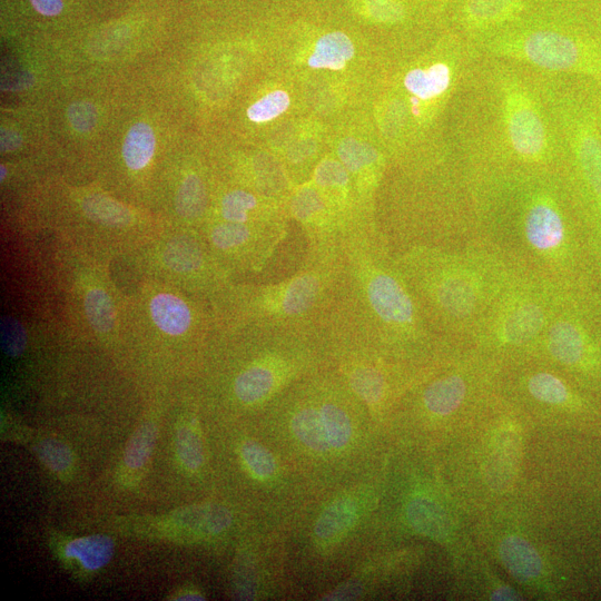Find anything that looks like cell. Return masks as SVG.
I'll return each mask as SVG.
<instances>
[{
    "mask_svg": "<svg viewBox=\"0 0 601 601\" xmlns=\"http://www.w3.org/2000/svg\"><path fill=\"white\" fill-rule=\"evenodd\" d=\"M36 453L40 461L55 473L68 471L73 462L69 446L56 439L42 440L36 446Z\"/></svg>",
    "mask_w": 601,
    "mask_h": 601,
    "instance_id": "obj_33",
    "label": "cell"
},
{
    "mask_svg": "<svg viewBox=\"0 0 601 601\" xmlns=\"http://www.w3.org/2000/svg\"><path fill=\"white\" fill-rule=\"evenodd\" d=\"M150 314L156 326L171 336L187 333L194 323V316L188 304L180 297L161 293L150 302Z\"/></svg>",
    "mask_w": 601,
    "mask_h": 601,
    "instance_id": "obj_16",
    "label": "cell"
},
{
    "mask_svg": "<svg viewBox=\"0 0 601 601\" xmlns=\"http://www.w3.org/2000/svg\"><path fill=\"white\" fill-rule=\"evenodd\" d=\"M545 1L549 0H450L449 27L473 43Z\"/></svg>",
    "mask_w": 601,
    "mask_h": 601,
    "instance_id": "obj_13",
    "label": "cell"
},
{
    "mask_svg": "<svg viewBox=\"0 0 601 601\" xmlns=\"http://www.w3.org/2000/svg\"><path fill=\"white\" fill-rule=\"evenodd\" d=\"M0 171H1L0 179L2 181L6 178V175H7V170H6L3 165L0 166Z\"/></svg>",
    "mask_w": 601,
    "mask_h": 601,
    "instance_id": "obj_45",
    "label": "cell"
},
{
    "mask_svg": "<svg viewBox=\"0 0 601 601\" xmlns=\"http://www.w3.org/2000/svg\"><path fill=\"white\" fill-rule=\"evenodd\" d=\"M592 93H593L595 109H597V112L601 122V85L592 83Z\"/></svg>",
    "mask_w": 601,
    "mask_h": 601,
    "instance_id": "obj_42",
    "label": "cell"
},
{
    "mask_svg": "<svg viewBox=\"0 0 601 601\" xmlns=\"http://www.w3.org/2000/svg\"><path fill=\"white\" fill-rule=\"evenodd\" d=\"M0 341L8 356L18 357L27 347V332L17 318L3 316L0 321Z\"/></svg>",
    "mask_w": 601,
    "mask_h": 601,
    "instance_id": "obj_34",
    "label": "cell"
},
{
    "mask_svg": "<svg viewBox=\"0 0 601 601\" xmlns=\"http://www.w3.org/2000/svg\"><path fill=\"white\" fill-rule=\"evenodd\" d=\"M356 519V508L348 499L332 503L318 518L315 534L323 540L334 539L347 531Z\"/></svg>",
    "mask_w": 601,
    "mask_h": 601,
    "instance_id": "obj_26",
    "label": "cell"
},
{
    "mask_svg": "<svg viewBox=\"0 0 601 601\" xmlns=\"http://www.w3.org/2000/svg\"><path fill=\"white\" fill-rule=\"evenodd\" d=\"M346 382L361 401L371 406L382 404L390 393L392 373L383 358L344 359Z\"/></svg>",
    "mask_w": 601,
    "mask_h": 601,
    "instance_id": "obj_14",
    "label": "cell"
},
{
    "mask_svg": "<svg viewBox=\"0 0 601 601\" xmlns=\"http://www.w3.org/2000/svg\"><path fill=\"white\" fill-rule=\"evenodd\" d=\"M176 210L186 219L200 218L208 205L205 183L196 174H189L181 181L176 195Z\"/></svg>",
    "mask_w": 601,
    "mask_h": 601,
    "instance_id": "obj_25",
    "label": "cell"
},
{
    "mask_svg": "<svg viewBox=\"0 0 601 601\" xmlns=\"http://www.w3.org/2000/svg\"><path fill=\"white\" fill-rule=\"evenodd\" d=\"M155 135L145 122L135 124L127 132L122 157L128 168L139 170L147 166L155 151Z\"/></svg>",
    "mask_w": 601,
    "mask_h": 601,
    "instance_id": "obj_22",
    "label": "cell"
},
{
    "mask_svg": "<svg viewBox=\"0 0 601 601\" xmlns=\"http://www.w3.org/2000/svg\"><path fill=\"white\" fill-rule=\"evenodd\" d=\"M393 256L427 323L446 341L472 343L520 269L476 238L454 246H411Z\"/></svg>",
    "mask_w": 601,
    "mask_h": 601,
    "instance_id": "obj_4",
    "label": "cell"
},
{
    "mask_svg": "<svg viewBox=\"0 0 601 601\" xmlns=\"http://www.w3.org/2000/svg\"><path fill=\"white\" fill-rule=\"evenodd\" d=\"M410 523L418 532L434 539H443L447 533V520L442 509L426 499L412 501L407 509Z\"/></svg>",
    "mask_w": 601,
    "mask_h": 601,
    "instance_id": "obj_23",
    "label": "cell"
},
{
    "mask_svg": "<svg viewBox=\"0 0 601 601\" xmlns=\"http://www.w3.org/2000/svg\"><path fill=\"white\" fill-rule=\"evenodd\" d=\"M354 53V43L345 32L329 31L316 40L307 63L316 69L338 70L346 66Z\"/></svg>",
    "mask_w": 601,
    "mask_h": 601,
    "instance_id": "obj_17",
    "label": "cell"
},
{
    "mask_svg": "<svg viewBox=\"0 0 601 601\" xmlns=\"http://www.w3.org/2000/svg\"><path fill=\"white\" fill-rule=\"evenodd\" d=\"M164 262L170 269L180 274H197L207 266L205 250L193 236L173 238L165 247Z\"/></svg>",
    "mask_w": 601,
    "mask_h": 601,
    "instance_id": "obj_18",
    "label": "cell"
},
{
    "mask_svg": "<svg viewBox=\"0 0 601 601\" xmlns=\"http://www.w3.org/2000/svg\"><path fill=\"white\" fill-rule=\"evenodd\" d=\"M242 456L255 475L268 477L276 469L273 455L260 444L254 441H246L242 445Z\"/></svg>",
    "mask_w": 601,
    "mask_h": 601,
    "instance_id": "obj_35",
    "label": "cell"
},
{
    "mask_svg": "<svg viewBox=\"0 0 601 601\" xmlns=\"http://www.w3.org/2000/svg\"><path fill=\"white\" fill-rule=\"evenodd\" d=\"M525 387L534 400L544 404L563 405L572 397L566 383L548 371L532 373L525 382Z\"/></svg>",
    "mask_w": 601,
    "mask_h": 601,
    "instance_id": "obj_24",
    "label": "cell"
},
{
    "mask_svg": "<svg viewBox=\"0 0 601 601\" xmlns=\"http://www.w3.org/2000/svg\"><path fill=\"white\" fill-rule=\"evenodd\" d=\"M390 207L375 225L392 253L474 238L471 176L451 145L404 164Z\"/></svg>",
    "mask_w": 601,
    "mask_h": 601,
    "instance_id": "obj_5",
    "label": "cell"
},
{
    "mask_svg": "<svg viewBox=\"0 0 601 601\" xmlns=\"http://www.w3.org/2000/svg\"><path fill=\"white\" fill-rule=\"evenodd\" d=\"M597 283L572 285L533 352L571 370L601 362V295Z\"/></svg>",
    "mask_w": 601,
    "mask_h": 601,
    "instance_id": "obj_10",
    "label": "cell"
},
{
    "mask_svg": "<svg viewBox=\"0 0 601 601\" xmlns=\"http://www.w3.org/2000/svg\"><path fill=\"white\" fill-rule=\"evenodd\" d=\"M338 257L303 260L290 276L244 289L238 298L244 325L319 329L333 298Z\"/></svg>",
    "mask_w": 601,
    "mask_h": 601,
    "instance_id": "obj_9",
    "label": "cell"
},
{
    "mask_svg": "<svg viewBox=\"0 0 601 601\" xmlns=\"http://www.w3.org/2000/svg\"><path fill=\"white\" fill-rule=\"evenodd\" d=\"M492 600H516V593L512 591L510 588H501L496 590L492 598Z\"/></svg>",
    "mask_w": 601,
    "mask_h": 601,
    "instance_id": "obj_41",
    "label": "cell"
},
{
    "mask_svg": "<svg viewBox=\"0 0 601 601\" xmlns=\"http://www.w3.org/2000/svg\"><path fill=\"white\" fill-rule=\"evenodd\" d=\"M115 544L111 538L92 534L69 541L65 548L66 556L76 559L86 570L104 568L114 555Z\"/></svg>",
    "mask_w": 601,
    "mask_h": 601,
    "instance_id": "obj_19",
    "label": "cell"
},
{
    "mask_svg": "<svg viewBox=\"0 0 601 601\" xmlns=\"http://www.w3.org/2000/svg\"><path fill=\"white\" fill-rule=\"evenodd\" d=\"M176 600H204L203 595L194 592L180 593Z\"/></svg>",
    "mask_w": 601,
    "mask_h": 601,
    "instance_id": "obj_43",
    "label": "cell"
},
{
    "mask_svg": "<svg viewBox=\"0 0 601 601\" xmlns=\"http://www.w3.org/2000/svg\"><path fill=\"white\" fill-rule=\"evenodd\" d=\"M572 285L518 269L472 343L486 352H533Z\"/></svg>",
    "mask_w": 601,
    "mask_h": 601,
    "instance_id": "obj_8",
    "label": "cell"
},
{
    "mask_svg": "<svg viewBox=\"0 0 601 601\" xmlns=\"http://www.w3.org/2000/svg\"><path fill=\"white\" fill-rule=\"evenodd\" d=\"M357 594H358L357 588H355L354 585H345L344 588H341L334 591L332 594L327 597V599H333V600L345 599L346 600V599H352Z\"/></svg>",
    "mask_w": 601,
    "mask_h": 601,
    "instance_id": "obj_40",
    "label": "cell"
},
{
    "mask_svg": "<svg viewBox=\"0 0 601 601\" xmlns=\"http://www.w3.org/2000/svg\"><path fill=\"white\" fill-rule=\"evenodd\" d=\"M290 424L297 439L307 447L317 452L329 450L331 443L319 407L306 406L298 410L294 414Z\"/></svg>",
    "mask_w": 601,
    "mask_h": 601,
    "instance_id": "obj_21",
    "label": "cell"
},
{
    "mask_svg": "<svg viewBox=\"0 0 601 601\" xmlns=\"http://www.w3.org/2000/svg\"><path fill=\"white\" fill-rule=\"evenodd\" d=\"M580 7L593 32L601 41V0H585Z\"/></svg>",
    "mask_w": 601,
    "mask_h": 601,
    "instance_id": "obj_37",
    "label": "cell"
},
{
    "mask_svg": "<svg viewBox=\"0 0 601 601\" xmlns=\"http://www.w3.org/2000/svg\"><path fill=\"white\" fill-rule=\"evenodd\" d=\"M554 2H562V3H571V4H578L581 6L585 0H549Z\"/></svg>",
    "mask_w": 601,
    "mask_h": 601,
    "instance_id": "obj_44",
    "label": "cell"
},
{
    "mask_svg": "<svg viewBox=\"0 0 601 601\" xmlns=\"http://www.w3.org/2000/svg\"><path fill=\"white\" fill-rule=\"evenodd\" d=\"M288 211L305 235L304 260H324L339 254L343 231L323 196L312 183L296 188L289 195Z\"/></svg>",
    "mask_w": 601,
    "mask_h": 601,
    "instance_id": "obj_11",
    "label": "cell"
},
{
    "mask_svg": "<svg viewBox=\"0 0 601 601\" xmlns=\"http://www.w3.org/2000/svg\"><path fill=\"white\" fill-rule=\"evenodd\" d=\"M176 450L180 462L189 471L204 463V450L198 433L189 425H181L176 433Z\"/></svg>",
    "mask_w": 601,
    "mask_h": 601,
    "instance_id": "obj_31",
    "label": "cell"
},
{
    "mask_svg": "<svg viewBox=\"0 0 601 601\" xmlns=\"http://www.w3.org/2000/svg\"><path fill=\"white\" fill-rule=\"evenodd\" d=\"M319 331L346 358H410L447 341L427 323L376 226L343 235L338 275Z\"/></svg>",
    "mask_w": 601,
    "mask_h": 601,
    "instance_id": "obj_2",
    "label": "cell"
},
{
    "mask_svg": "<svg viewBox=\"0 0 601 601\" xmlns=\"http://www.w3.org/2000/svg\"><path fill=\"white\" fill-rule=\"evenodd\" d=\"M85 312L91 327L107 333L115 325V307L110 296L101 288H92L85 296Z\"/></svg>",
    "mask_w": 601,
    "mask_h": 601,
    "instance_id": "obj_30",
    "label": "cell"
},
{
    "mask_svg": "<svg viewBox=\"0 0 601 601\" xmlns=\"http://www.w3.org/2000/svg\"><path fill=\"white\" fill-rule=\"evenodd\" d=\"M471 45L480 57L601 85V41L578 4L545 1Z\"/></svg>",
    "mask_w": 601,
    "mask_h": 601,
    "instance_id": "obj_6",
    "label": "cell"
},
{
    "mask_svg": "<svg viewBox=\"0 0 601 601\" xmlns=\"http://www.w3.org/2000/svg\"><path fill=\"white\" fill-rule=\"evenodd\" d=\"M81 208L88 218L106 226H126L132 220L127 207L102 195L86 197Z\"/></svg>",
    "mask_w": 601,
    "mask_h": 601,
    "instance_id": "obj_27",
    "label": "cell"
},
{
    "mask_svg": "<svg viewBox=\"0 0 601 601\" xmlns=\"http://www.w3.org/2000/svg\"><path fill=\"white\" fill-rule=\"evenodd\" d=\"M157 439V425L151 421L141 423L131 434L124 453L127 469L140 470L149 460Z\"/></svg>",
    "mask_w": 601,
    "mask_h": 601,
    "instance_id": "obj_28",
    "label": "cell"
},
{
    "mask_svg": "<svg viewBox=\"0 0 601 601\" xmlns=\"http://www.w3.org/2000/svg\"><path fill=\"white\" fill-rule=\"evenodd\" d=\"M287 221L245 224L220 220L209 228L213 248L226 255H242L254 269H260L278 252L286 236Z\"/></svg>",
    "mask_w": 601,
    "mask_h": 601,
    "instance_id": "obj_12",
    "label": "cell"
},
{
    "mask_svg": "<svg viewBox=\"0 0 601 601\" xmlns=\"http://www.w3.org/2000/svg\"><path fill=\"white\" fill-rule=\"evenodd\" d=\"M319 410L331 446L344 447L352 434V424L346 410L331 400H324Z\"/></svg>",
    "mask_w": 601,
    "mask_h": 601,
    "instance_id": "obj_29",
    "label": "cell"
},
{
    "mask_svg": "<svg viewBox=\"0 0 601 601\" xmlns=\"http://www.w3.org/2000/svg\"><path fill=\"white\" fill-rule=\"evenodd\" d=\"M474 238L514 267L579 284L600 277L588 237L559 173L471 176Z\"/></svg>",
    "mask_w": 601,
    "mask_h": 601,
    "instance_id": "obj_1",
    "label": "cell"
},
{
    "mask_svg": "<svg viewBox=\"0 0 601 601\" xmlns=\"http://www.w3.org/2000/svg\"><path fill=\"white\" fill-rule=\"evenodd\" d=\"M37 12L42 16H58L63 8L62 0H29Z\"/></svg>",
    "mask_w": 601,
    "mask_h": 601,
    "instance_id": "obj_38",
    "label": "cell"
},
{
    "mask_svg": "<svg viewBox=\"0 0 601 601\" xmlns=\"http://www.w3.org/2000/svg\"><path fill=\"white\" fill-rule=\"evenodd\" d=\"M470 384L464 368L445 373L426 385L422 393L423 405L432 414L449 415L465 402Z\"/></svg>",
    "mask_w": 601,
    "mask_h": 601,
    "instance_id": "obj_15",
    "label": "cell"
},
{
    "mask_svg": "<svg viewBox=\"0 0 601 601\" xmlns=\"http://www.w3.org/2000/svg\"><path fill=\"white\" fill-rule=\"evenodd\" d=\"M21 144V139L17 132L7 129L1 130V149L2 151H10L18 148Z\"/></svg>",
    "mask_w": 601,
    "mask_h": 601,
    "instance_id": "obj_39",
    "label": "cell"
},
{
    "mask_svg": "<svg viewBox=\"0 0 601 601\" xmlns=\"http://www.w3.org/2000/svg\"><path fill=\"white\" fill-rule=\"evenodd\" d=\"M535 76L560 142L559 174L583 226L601 279V122L592 82Z\"/></svg>",
    "mask_w": 601,
    "mask_h": 601,
    "instance_id": "obj_7",
    "label": "cell"
},
{
    "mask_svg": "<svg viewBox=\"0 0 601 601\" xmlns=\"http://www.w3.org/2000/svg\"><path fill=\"white\" fill-rule=\"evenodd\" d=\"M290 105L286 91L274 90L255 101L247 109V117L254 122H267L284 114Z\"/></svg>",
    "mask_w": 601,
    "mask_h": 601,
    "instance_id": "obj_32",
    "label": "cell"
},
{
    "mask_svg": "<svg viewBox=\"0 0 601 601\" xmlns=\"http://www.w3.org/2000/svg\"><path fill=\"white\" fill-rule=\"evenodd\" d=\"M501 559L509 571L523 580L536 578L542 562L536 551L523 539L510 536L500 548Z\"/></svg>",
    "mask_w": 601,
    "mask_h": 601,
    "instance_id": "obj_20",
    "label": "cell"
},
{
    "mask_svg": "<svg viewBox=\"0 0 601 601\" xmlns=\"http://www.w3.org/2000/svg\"><path fill=\"white\" fill-rule=\"evenodd\" d=\"M447 140L470 176L560 170V142L536 76L505 60L479 56L453 102Z\"/></svg>",
    "mask_w": 601,
    "mask_h": 601,
    "instance_id": "obj_3",
    "label": "cell"
},
{
    "mask_svg": "<svg viewBox=\"0 0 601 601\" xmlns=\"http://www.w3.org/2000/svg\"><path fill=\"white\" fill-rule=\"evenodd\" d=\"M67 117L73 129L79 132H88L96 126L97 110L88 101H77L68 107Z\"/></svg>",
    "mask_w": 601,
    "mask_h": 601,
    "instance_id": "obj_36",
    "label": "cell"
}]
</instances>
